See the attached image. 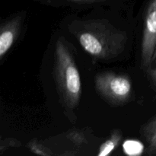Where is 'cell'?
I'll list each match as a JSON object with an SVG mask.
<instances>
[{
	"label": "cell",
	"mask_w": 156,
	"mask_h": 156,
	"mask_svg": "<svg viewBox=\"0 0 156 156\" xmlns=\"http://www.w3.org/2000/svg\"><path fill=\"white\" fill-rule=\"evenodd\" d=\"M69 30L85 51L98 59H111L122 53L127 35L107 20L89 19L73 21Z\"/></svg>",
	"instance_id": "cell-1"
},
{
	"label": "cell",
	"mask_w": 156,
	"mask_h": 156,
	"mask_svg": "<svg viewBox=\"0 0 156 156\" xmlns=\"http://www.w3.org/2000/svg\"><path fill=\"white\" fill-rule=\"evenodd\" d=\"M53 70L62 104L68 109H75L79 104L82 94L80 74L62 37L58 38L55 46Z\"/></svg>",
	"instance_id": "cell-2"
},
{
	"label": "cell",
	"mask_w": 156,
	"mask_h": 156,
	"mask_svg": "<svg viewBox=\"0 0 156 156\" xmlns=\"http://www.w3.org/2000/svg\"><path fill=\"white\" fill-rule=\"evenodd\" d=\"M98 92L110 103L123 105L132 96L133 87L129 77L111 72L101 73L94 79Z\"/></svg>",
	"instance_id": "cell-3"
},
{
	"label": "cell",
	"mask_w": 156,
	"mask_h": 156,
	"mask_svg": "<svg viewBox=\"0 0 156 156\" xmlns=\"http://www.w3.org/2000/svg\"><path fill=\"white\" fill-rule=\"evenodd\" d=\"M156 55V0H150L144 15L141 44L142 64L149 69Z\"/></svg>",
	"instance_id": "cell-4"
},
{
	"label": "cell",
	"mask_w": 156,
	"mask_h": 156,
	"mask_svg": "<svg viewBox=\"0 0 156 156\" xmlns=\"http://www.w3.org/2000/svg\"><path fill=\"white\" fill-rule=\"evenodd\" d=\"M22 16L18 15L5 22L0 27V59H2L15 44L21 28Z\"/></svg>",
	"instance_id": "cell-5"
},
{
	"label": "cell",
	"mask_w": 156,
	"mask_h": 156,
	"mask_svg": "<svg viewBox=\"0 0 156 156\" xmlns=\"http://www.w3.org/2000/svg\"><path fill=\"white\" fill-rule=\"evenodd\" d=\"M121 130L120 129H114L111 133L109 139L107 140L105 143H102L99 152L98 153V156H106L110 155L114 149L119 146L122 140Z\"/></svg>",
	"instance_id": "cell-6"
},
{
	"label": "cell",
	"mask_w": 156,
	"mask_h": 156,
	"mask_svg": "<svg viewBox=\"0 0 156 156\" xmlns=\"http://www.w3.org/2000/svg\"><path fill=\"white\" fill-rule=\"evenodd\" d=\"M27 147L29 148L30 152L36 154V155L44 156H50L53 155L50 149H49L44 144H42V143H40L39 141H37L36 140H34L32 141H30L27 144Z\"/></svg>",
	"instance_id": "cell-7"
},
{
	"label": "cell",
	"mask_w": 156,
	"mask_h": 156,
	"mask_svg": "<svg viewBox=\"0 0 156 156\" xmlns=\"http://www.w3.org/2000/svg\"><path fill=\"white\" fill-rule=\"evenodd\" d=\"M66 137L71 143L77 146H82L87 143L86 137L84 133L77 129L69 131L67 133Z\"/></svg>",
	"instance_id": "cell-8"
},
{
	"label": "cell",
	"mask_w": 156,
	"mask_h": 156,
	"mask_svg": "<svg viewBox=\"0 0 156 156\" xmlns=\"http://www.w3.org/2000/svg\"><path fill=\"white\" fill-rule=\"evenodd\" d=\"M143 146L141 143L136 141H129L125 143V152L128 155H139L143 151Z\"/></svg>",
	"instance_id": "cell-9"
},
{
	"label": "cell",
	"mask_w": 156,
	"mask_h": 156,
	"mask_svg": "<svg viewBox=\"0 0 156 156\" xmlns=\"http://www.w3.org/2000/svg\"><path fill=\"white\" fill-rule=\"evenodd\" d=\"M146 138L149 143L146 149L147 153L151 155H156V129L149 135L146 136Z\"/></svg>",
	"instance_id": "cell-10"
},
{
	"label": "cell",
	"mask_w": 156,
	"mask_h": 156,
	"mask_svg": "<svg viewBox=\"0 0 156 156\" xmlns=\"http://www.w3.org/2000/svg\"><path fill=\"white\" fill-rule=\"evenodd\" d=\"M21 146V143L15 139H5L1 141L0 143V152L1 154L3 153L4 151L9 148H15Z\"/></svg>",
	"instance_id": "cell-11"
},
{
	"label": "cell",
	"mask_w": 156,
	"mask_h": 156,
	"mask_svg": "<svg viewBox=\"0 0 156 156\" xmlns=\"http://www.w3.org/2000/svg\"><path fill=\"white\" fill-rule=\"evenodd\" d=\"M156 129V117L152 118V120H149L143 128V133L144 134L145 136L149 135V133L153 132Z\"/></svg>",
	"instance_id": "cell-12"
},
{
	"label": "cell",
	"mask_w": 156,
	"mask_h": 156,
	"mask_svg": "<svg viewBox=\"0 0 156 156\" xmlns=\"http://www.w3.org/2000/svg\"><path fill=\"white\" fill-rule=\"evenodd\" d=\"M150 76L151 79H152V82L153 83L155 84V85L156 86V66L154 69H152L150 72Z\"/></svg>",
	"instance_id": "cell-13"
},
{
	"label": "cell",
	"mask_w": 156,
	"mask_h": 156,
	"mask_svg": "<svg viewBox=\"0 0 156 156\" xmlns=\"http://www.w3.org/2000/svg\"><path fill=\"white\" fill-rule=\"evenodd\" d=\"M72 2H95L104 1V0H69Z\"/></svg>",
	"instance_id": "cell-14"
}]
</instances>
